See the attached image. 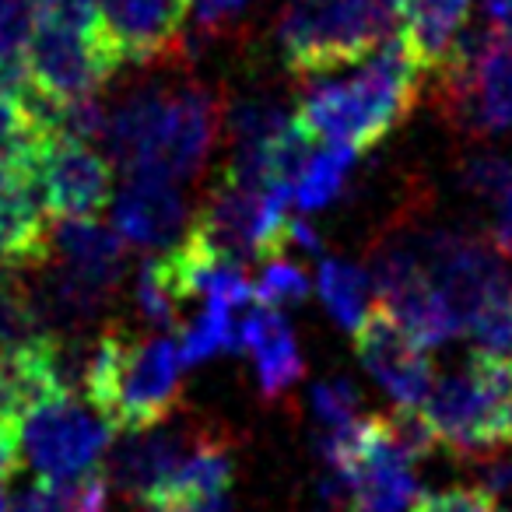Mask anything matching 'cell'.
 Wrapping results in <instances>:
<instances>
[{
	"label": "cell",
	"instance_id": "6da1fadb",
	"mask_svg": "<svg viewBox=\"0 0 512 512\" xmlns=\"http://www.w3.org/2000/svg\"><path fill=\"white\" fill-rule=\"evenodd\" d=\"M421 78L425 74L397 32L358 60V71L348 78H309L295 116L323 141H344L365 151L411 116Z\"/></svg>",
	"mask_w": 512,
	"mask_h": 512
},
{
	"label": "cell",
	"instance_id": "7a4b0ae2",
	"mask_svg": "<svg viewBox=\"0 0 512 512\" xmlns=\"http://www.w3.org/2000/svg\"><path fill=\"white\" fill-rule=\"evenodd\" d=\"M183 358L179 344L165 334L102 330L88 351L85 400L123 432H141L165 421L183 393Z\"/></svg>",
	"mask_w": 512,
	"mask_h": 512
},
{
	"label": "cell",
	"instance_id": "3957f363",
	"mask_svg": "<svg viewBox=\"0 0 512 512\" xmlns=\"http://www.w3.org/2000/svg\"><path fill=\"white\" fill-rule=\"evenodd\" d=\"M400 32L393 0H292L278 22L285 67L299 78L334 74Z\"/></svg>",
	"mask_w": 512,
	"mask_h": 512
},
{
	"label": "cell",
	"instance_id": "277c9868",
	"mask_svg": "<svg viewBox=\"0 0 512 512\" xmlns=\"http://www.w3.org/2000/svg\"><path fill=\"white\" fill-rule=\"evenodd\" d=\"M418 407L435 439L460 460H488L509 442L512 358L477 348L460 372L432 379Z\"/></svg>",
	"mask_w": 512,
	"mask_h": 512
},
{
	"label": "cell",
	"instance_id": "5b68a950",
	"mask_svg": "<svg viewBox=\"0 0 512 512\" xmlns=\"http://www.w3.org/2000/svg\"><path fill=\"white\" fill-rule=\"evenodd\" d=\"M439 102L456 130L474 137L512 130V43L498 32H460L439 71Z\"/></svg>",
	"mask_w": 512,
	"mask_h": 512
},
{
	"label": "cell",
	"instance_id": "8992f818",
	"mask_svg": "<svg viewBox=\"0 0 512 512\" xmlns=\"http://www.w3.org/2000/svg\"><path fill=\"white\" fill-rule=\"evenodd\" d=\"M116 428L78 393H53L18 421L22 456L43 481L92 474L113 446Z\"/></svg>",
	"mask_w": 512,
	"mask_h": 512
},
{
	"label": "cell",
	"instance_id": "52a82bcc",
	"mask_svg": "<svg viewBox=\"0 0 512 512\" xmlns=\"http://www.w3.org/2000/svg\"><path fill=\"white\" fill-rule=\"evenodd\" d=\"M120 57L102 32H78L67 25H32L25 43V74L39 95L53 102L99 95V88L120 71Z\"/></svg>",
	"mask_w": 512,
	"mask_h": 512
},
{
	"label": "cell",
	"instance_id": "ba28073f",
	"mask_svg": "<svg viewBox=\"0 0 512 512\" xmlns=\"http://www.w3.org/2000/svg\"><path fill=\"white\" fill-rule=\"evenodd\" d=\"M411 467L414 456L390 432L386 414L362 418L341 467L334 470L344 481L348 512H407L421 495Z\"/></svg>",
	"mask_w": 512,
	"mask_h": 512
},
{
	"label": "cell",
	"instance_id": "9c48e42d",
	"mask_svg": "<svg viewBox=\"0 0 512 512\" xmlns=\"http://www.w3.org/2000/svg\"><path fill=\"white\" fill-rule=\"evenodd\" d=\"M32 179L50 221L99 218L113 200V165L88 141L39 137L32 148Z\"/></svg>",
	"mask_w": 512,
	"mask_h": 512
},
{
	"label": "cell",
	"instance_id": "30bf717a",
	"mask_svg": "<svg viewBox=\"0 0 512 512\" xmlns=\"http://www.w3.org/2000/svg\"><path fill=\"white\" fill-rule=\"evenodd\" d=\"M414 246H418V256L432 285L449 302L463 330L488 302H495L498 295L512 288L509 274L502 267V253L488 242L474 239V235L432 232Z\"/></svg>",
	"mask_w": 512,
	"mask_h": 512
},
{
	"label": "cell",
	"instance_id": "8fae6325",
	"mask_svg": "<svg viewBox=\"0 0 512 512\" xmlns=\"http://www.w3.org/2000/svg\"><path fill=\"white\" fill-rule=\"evenodd\" d=\"M221 113L225 109L218 106V99L207 88L200 85L169 88L162 120H158L155 137H151L137 172L165 176L172 183L193 179L204 169L207 155H211L214 141L221 134Z\"/></svg>",
	"mask_w": 512,
	"mask_h": 512
},
{
	"label": "cell",
	"instance_id": "7c38bea8",
	"mask_svg": "<svg viewBox=\"0 0 512 512\" xmlns=\"http://www.w3.org/2000/svg\"><path fill=\"white\" fill-rule=\"evenodd\" d=\"M355 348L369 376L390 393L397 404L418 407L432 386V358L425 344H418L404 330L397 316L386 309H369L355 330Z\"/></svg>",
	"mask_w": 512,
	"mask_h": 512
},
{
	"label": "cell",
	"instance_id": "4fadbf2b",
	"mask_svg": "<svg viewBox=\"0 0 512 512\" xmlns=\"http://www.w3.org/2000/svg\"><path fill=\"white\" fill-rule=\"evenodd\" d=\"M102 36L120 64H151L179 50L190 0H95Z\"/></svg>",
	"mask_w": 512,
	"mask_h": 512
},
{
	"label": "cell",
	"instance_id": "5bb4252c",
	"mask_svg": "<svg viewBox=\"0 0 512 512\" xmlns=\"http://www.w3.org/2000/svg\"><path fill=\"white\" fill-rule=\"evenodd\" d=\"M113 225L120 239L134 246L172 249L190 228V207L179 193V183L151 172H134L113 200Z\"/></svg>",
	"mask_w": 512,
	"mask_h": 512
},
{
	"label": "cell",
	"instance_id": "9a60e30c",
	"mask_svg": "<svg viewBox=\"0 0 512 512\" xmlns=\"http://www.w3.org/2000/svg\"><path fill=\"white\" fill-rule=\"evenodd\" d=\"M235 351H249L253 355L260 390H264L267 400L281 397V393L292 390L306 376V365H302L299 344H295V334L288 327L285 313L256 299L239 309V320H235Z\"/></svg>",
	"mask_w": 512,
	"mask_h": 512
},
{
	"label": "cell",
	"instance_id": "2e32d148",
	"mask_svg": "<svg viewBox=\"0 0 512 512\" xmlns=\"http://www.w3.org/2000/svg\"><path fill=\"white\" fill-rule=\"evenodd\" d=\"M235 463L228 442L214 432H186L176 467L169 470L155 498L144 505H197L204 498L228 495Z\"/></svg>",
	"mask_w": 512,
	"mask_h": 512
},
{
	"label": "cell",
	"instance_id": "e0dca14e",
	"mask_svg": "<svg viewBox=\"0 0 512 512\" xmlns=\"http://www.w3.org/2000/svg\"><path fill=\"white\" fill-rule=\"evenodd\" d=\"M183 439V432H155V428L127 432V439L106 449V484H113L120 495L151 502L155 491L165 484V477H169V470L176 467Z\"/></svg>",
	"mask_w": 512,
	"mask_h": 512
},
{
	"label": "cell",
	"instance_id": "ac0fdd59",
	"mask_svg": "<svg viewBox=\"0 0 512 512\" xmlns=\"http://www.w3.org/2000/svg\"><path fill=\"white\" fill-rule=\"evenodd\" d=\"M397 4L400 39L421 74H435L449 57L474 0H393Z\"/></svg>",
	"mask_w": 512,
	"mask_h": 512
},
{
	"label": "cell",
	"instance_id": "d6986e66",
	"mask_svg": "<svg viewBox=\"0 0 512 512\" xmlns=\"http://www.w3.org/2000/svg\"><path fill=\"white\" fill-rule=\"evenodd\" d=\"M358 155H362V151L344 141L316 144L292 183V200L299 204V211L313 214L334 204V200L348 190V179H351V172H355Z\"/></svg>",
	"mask_w": 512,
	"mask_h": 512
},
{
	"label": "cell",
	"instance_id": "ffe728a7",
	"mask_svg": "<svg viewBox=\"0 0 512 512\" xmlns=\"http://www.w3.org/2000/svg\"><path fill=\"white\" fill-rule=\"evenodd\" d=\"M109 484L99 474L67 477V481H43L25 488L8 512H106Z\"/></svg>",
	"mask_w": 512,
	"mask_h": 512
},
{
	"label": "cell",
	"instance_id": "44dd1931",
	"mask_svg": "<svg viewBox=\"0 0 512 512\" xmlns=\"http://www.w3.org/2000/svg\"><path fill=\"white\" fill-rule=\"evenodd\" d=\"M316 288H320V299L327 306V313L341 323L344 330H355L362 323V316L369 313V274L362 271L351 260H320V278H316Z\"/></svg>",
	"mask_w": 512,
	"mask_h": 512
},
{
	"label": "cell",
	"instance_id": "7402d4cb",
	"mask_svg": "<svg viewBox=\"0 0 512 512\" xmlns=\"http://www.w3.org/2000/svg\"><path fill=\"white\" fill-rule=\"evenodd\" d=\"M57 337L46 327L36 299L15 285V278L0 285V355H25Z\"/></svg>",
	"mask_w": 512,
	"mask_h": 512
},
{
	"label": "cell",
	"instance_id": "603a6c76",
	"mask_svg": "<svg viewBox=\"0 0 512 512\" xmlns=\"http://www.w3.org/2000/svg\"><path fill=\"white\" fill-rule=\"evenodd\" d=\"M36 25V0H0V92L18 99L29 85L25 43Z\"/></svg>",
	"mask_w": 512,
	"mask_h": 512
},
{
	"label": "cell",
	"instance_id": "cb8c5ba5",
	"mask_svg": "<svg viewBox=\"0 0 512 512\" xmlns=\"http://www.w3.org/2000/svg\"><path fill=\"white\" fill-rule=\"evenodd\" d=\"M186 302L183 288L176 281L169 256H155V260H144L141 278H137V309L141 316L158 330H169L179 316V306Z\"/></svg>",
	"mask_w": 512,
	"mask_h": 512
},
{
	"label": "cell",
	"instance_id": "d4e9b609",
	"mask_svg": "<svg viewBox=\"0 0 512 512\" xmlns=\"http://www.w3.org/2000/svg\"><path fill=\"white\" fill-rule=\"evenodd\" d=\"M306 295H309V278L295 264L281 260V256L267 260L264 274H260V281L253 285V299L271 309L299 306V302H306Z\"/></svg>",
	"mask_w": 512,
	"mask_h": 512
},
{
	"label": "cell",
	"instance_id": "484cf974",
	"mask_svg": "<svg viewBox=\"0 0 512 512\" xmlns=\"http://www.w3.org/2000/svg\"><path fill=\"white\" fill-rule=\"evenodd\" d=\"M467 334H474L484 351L512 358V288L505 295H498L495 302H488V306L467 323Z\"/></svg>",
	"mask_w": 512,
	"mask_h": 512
},
{
	"label": "cell",
	"instance_id": "4316f807",
	"mask_svg": "<svg viewBox=\"0 0 512 512\" xmlns=\"http://www.w3.org/2000/svg\"><path fill=\"white\" fill-rule=\"evenodd\" d=\"M460 179L470 193L477 197H491L495 200L505 186L512 183V162L495 151H484V155H470L467 162L460 165Z\"/></svg>",
	"mask_w": 512,
	"mask_h": 512
},
{
	"label": "cell",
	"instance_id": "83f0119b",
	"mask_svg": "<svg viewBox=\"0 0 512 512\" xmlns=\"http://www.w3.org/2000/svg\"><path fill=\"white\" fill-rule=\"evenodd\" d=\"M407 512H498V505L484 488H446L435 495H418Z\"/></svg>",
	"mask_w": 512,
	"mask_h": 512
},
{
	"label": "cell",
	"instance_id": "f1b7e54d",
	"mask_svg": "<svg viewBox=\"0 0 512 512\" xmlns=\"http://www.w3.org/2000/svg\"><path fill=\"white\" fill-rule=\"evenodd\" d=\"M36 18L78 32H102L95 0H36Z\"/></svg>",
	"mask_w": 512,
	"mask_h": 512
},
{
	"label": "cell",
	"instance_id": "f546056e",
	"mask_svg": "<svg viewBox=\"0 0 512 512\" xmlns=\"http://www.w3.org/2000/svg\"><path fill=\"white\" fill-rule=\"evenodd\" d=\"M495 200H498V214H495V228H491V246L502 256H512V183Z\"/></svg>",
	"mask_w": 512,
	"mask_h": 512
},
{
	"label": "cell",
	"instance_id": "4dcf8cb0",
	"mask_svg": "<svg viewBox=\"0 0 512 512\" xmlns=\"http://www.w3.org/2000/svg\"><path fill=\"white\" fill-rule=\"evenodd\" d=\"M22 460V439L15 421H0V481H8Z\"/></svg>",
	"mask_w": 512,
	"mask_h": 512
},
{
	"label": "cell",
	"instance_id": "1f68e13d",
	"mask_svg": "<svg viewBox=\"0 0 512 512\" xmlns=\"http://www.w3.org/2000/svg\"><path fill=\"white\" fill-rule=\"evenodd\" d=\"M484 491L491 498H509L512 495V460H495L484 470Z\"/></svg>",
	"mask_w": 512,
	"mask_h": 512
},
{
	"label": "cell",
	"instance_id": "d6a6232c",
	"mask_svg": "<svg viewBox=\"0 0 512 512\" xmlns=\"http://www.w3.org/2000/svg\"><path fill=\"white\" fill-rule=\"evenodd\" d=\"M288 242H299V249H306V253H320L323 249L320 232L306 218H288Z\"/></svg>",
	"mask_w": 512,
	"mask_h": 512
},
{
	"label": "cell",
	"instance_id": "836d02e7",
	"mask_svg": "<svg viewBox=\"0 0 512 512\" xmlns=\"http://www.w3.org/2000/svg\"><path fill=\"white\" fill-rule=\"evenodd\" d=\"M491 32H498V36H502V39H505V43H512V8H509V11H505V15H502V18H498V22H495V25H491Z\"/></svg>",
	"mask_w": 512,
	"mask_h": 512
},
{
	"label": "cell",
	"instance_id": "e575fe53",
	"mask_svg": "<svg viewBox=\"0 0 512 512\" xmlns=\"http://www.w3.org/2000/svg\"><path fill=\"white\" fill-rule=\"evenodd\" d=\"M11 278H15V267H11L8 260L0 256V285H4V281H11Z\"/></svg>",
	"mask_w": 512,
	"mask_h": 512
},
{
	"label": "cell",
	"instance_id": "d590c367",
	"mask_svg": "<svg viewBox=\"0 0 512 512\" xmlns=\"http://www.w3.org/2000/svg\"><path fill=\"white\" fill-rule=\"evenodd\" d=\"M323 512H341V509H337V505H327V509H323Z\"/></svg>",
	"mask_w": 512,
	"mask_h": 512
}]
</instances>
